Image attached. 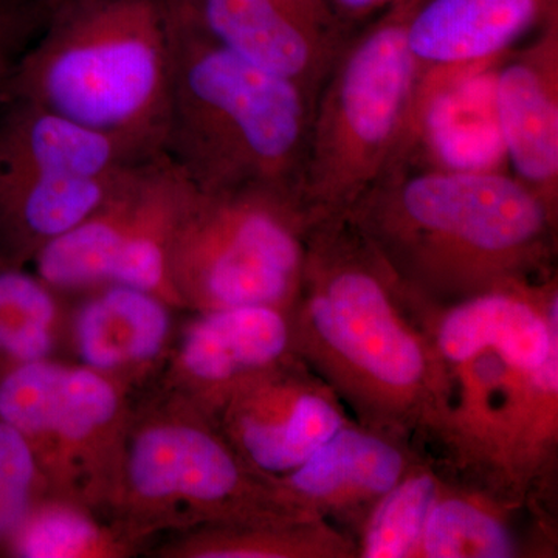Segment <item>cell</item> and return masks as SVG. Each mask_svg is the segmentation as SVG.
Listing matches in <instances>:
<instances>
[{
    "mask_svg": "<svg viewBox=\"0 0 558 558\" xmlns=\"http://www.w3.org/2000/svg\"><path fill=\"white\" fill-rule=\"evenodd\" d=\"M554 208L502 171L400 161L344 218L395 274L436 286L495 288L539 258Z\"/></svg>",
    "mask_w": 558,
    "mask_h": 558,
    "instance_id": "1",
    "label": "cell"
},
{
    "mask_svg": "<svg viewBox=\"0 0 558 558\" xmlns=\"http://www.w3.org/2000/svg\"><path fill=\"white\" fill-rule=\"evenodd\" d=\"M165 154L199 191L299 194L315 98L234 54L171 0ZM300 196V194H299Z\"/></svg>",
    "mask_w": 558,
    "mask_h": 558,
    "instance_id": "2",
    "label": "cell"
},
{
    "mask_svg": "<svg viewBox=\"0 0 558 558\" xmlns=\"http://www.w3.org/2000/svg\"><path fill=\"white\" fill-rule=\"evenodd\" d=\"M22 51L9 94L145 157L165 153L172 86L171 0H68Z\"/></svg>",
    "mask_w": 558,
    "mask_h": 558,
    "instance_id": "3",
    "label": "cell"
},
{
    "mask_svg": "<svg viewBox=\"0 0 558 558\" xmlns=\"http://www.w3.org/2000/svg\"><path fill=\"white\" fill-rule=\"evenodd\" d=\"M422 0H396L349 39L312 112L301 204L315 222L341 218L398 160L418 65L409 24Z\"/></svg>",
    "mask_w": 558,
    "mask_h": 558,
    "instance_id": "4",
    "label": "cell"
},
{
    "mask_svg": "<svg viewBox=\"0 0 558 558\" xmlns=\"http://www.w3.org/2000/svg\"><path fill=\"white\" fill-rule=\"evenodd\" d=\"M314 223L290 191L196 189L172 253L180 303L284 310L300 295Z\"/></svg>",
    "mask_w": 558,
    "mask_h": 558,
    "instance_id": "5",
    "label": "cell"
},
{
    "mask_svg": "<svg viewBox=\"0 0 558 558\" xmlns=\"http://www.w3.org/2000/svg\"><path fill=\"white\" fill-rule=\"evenodd\" d=\"M263 505L274 506L270 487L199 411L171 399L131 418L109 508L132 542L157 529L258 520Z\"/></svg>",
    "mask_w": 558,
    "mask_h": 558,
    "instance_id": "6",
    "label": "cell"
},
{
    "mask_svg": "<svg viewBox=\"0 0 558 558\" xmlns=\"http://www.w3.org/2000/svg\"><path fill=\"white\" fill-rule=\"evenodd\" d=\"M351 227L354 240L343 218L310 231L301 281L307 329L354 379L396 398L414 395L428 379L427 352L392 303L391 267Z\"/></svg>",
    "mask_w": 558,
    "mask_h": 558,
    "instance_id": "7",
    "label": "cell"
},
{
    "mask_svg": "<svg viewBox=\"0 0 558 558\" xmlns=\"http://www.w3.org/2000/svg\"><path fill=\"white\" fill-rule=\"evenodd\" d=\"M0 418L31 447L49 497L109 508L131 421L121 385L51 359L0 363Z\"/></svg>",
    "mask_w": 558,
    "mask_h": 558,
    "instance_id": "8",
    "label": "cell"
},
{
    "mask_svg": "<svg viewBox=\"0 0 558 558\" xmlns=\"http://www.w3.org/2000/svg\"><path fill=\"white\" fill-rule=\"evenodd\" d=\"M234 54L317 98L349 43L328 0H179Z\"/></svg>",
    "mask_w": 558,
    "mask_h": 558,
    "instance_id": "9",
    "label": "cell"
},
{
    "mask_svg": "<svg viewBox=\"0 0 558 558\" xmlns=\"http://www.w3.org/2000/svg\"><path fill=\"white\" fill-rule=\"evenodd\" d=\"M502 60L418 69L396 163L442 171H502L508 163L497 110V70Z\"/></svg>",
    "mask_w": 558,
    "mask_h": 558,
    "instance_id": "10",
    "label": "cell"
},
{
    "mask_svg": "<svg viewBox=\"0 0 558 558\" xmlns=\"http://www.w3.org/2000/svg\"><path fill=\"white\" fill-rule=\"evenodd\" d=\"M281 366L245 381L209 414L219 416L223 439L241 461L270 478L299 469L344 425L328 392Z\"/></svg>",
    "mask_w": 558,
    "mask_h": 558,
    "instance_id": "11",
    "label": "cell"
},
{
    "mask_svg": "<svg viewBox=\"0 0 558 558\" xmlns=\"http://www.w3.org/2000/svg\"><path fill=\"white\" fill-rule=\"evenodd\" d=\"M170 365L172 399L205 417L245 381L277 368L292 343L284 310L238 306L199 312Z\"/></svg>",
    "mask_w": 558,
    "mask_h": 558,
    "instance_id": "12",
    "label": "cell"
},
{
    "mask_svg": "<svg viewBox=\"0 0 558 558\" xmlns=\"http://www.w3.org/2000/svg\"><path fill=\"white\" fill-rule=\"evenodd\" d=\"M497 110L513 175L556 209L558 193V14L497 70Z\"/></svg>",
    "mask_w": 558,
    "mask_h": 558,
    "instance_id": "13",
    "label": "cell"
},
{
    "mask_svg": "<svg viewBox=\"0 0 558 558\" xmlns=\"http://www.w3.org/2000/svg\"><path fill=\"white\" fill-rule=\"evenodd\" d=\"M515 284L509 281L476 293L442 318L436 343L444 359L468 363L490 349L509 368L529 376L558 359L556 290L546 311L539 312Z\"/></svg>",
    "mask_w": 558,
    "mask_h": 558,
    "instance_id": "14",
    "label": "cell"
},
{
    "mask_svg": "<svg viewBox=\"0 0 558 558\" xmlns=\"http://www.w3.org/2000/svg\"><path fill=\"white\" fill-rule=\"evenodd\" d=\"M557 9V0H422L407 39L418 69L499 61Z\"/></svg>",
    "mask_w": 558,
    "mask_h": 558,
    "instance_id": "15",
    "label": "cell"
},
{
    "mask_svg": "<svg viewBox=\"0 0 558 558\" xmlns=\"http://www.w3.org/2000/svg\"><path fill=\"white\" fill-rule=\"evenodd\" d=\"M89 292L73 319L80 365L121 385L159 363L171 340V304L128 286Z\"/></svg>",
    "mask_w": 558,
    "mask_h": 558,
    "instance_id": "16",
    "label": "cell"
},
{
    "mask_svg": "<svg viewBox=\"0 0 558 558\" xmlns=\"http://www.w3.org/2000/svg\"><path fill=\"white\" fill-rule=\"evenodd\" d=\"M148 159L120 140L24 98L9 94L0 106V170L109 178Z\"/></svg>",
    "mask_w": 558,
    "mask_h": 558,
    "instance_id": "17",
    "label": "cell"
},
{
    "mask_svg": "<svg viewBox=\"0 0 558 558\" xmlns=\"http://www.w3.org/2000/svg\"><path fill=\"white\" fill-rule=\"evenodd\" d=\"M131 168L109 178L0 170V263L32 264L44 245L100 207Z\"/></svg>",
    "mask_w": 558,
    "mask_h": 558,
    "instance_id": "18",
    "label": "cell"
},
{
    "mask_svg": "<svg viewBox=\"0 0 558 558\" xmlns=\"http://www.w3.org/2000/svg\"><path fill=\"white\" fill-rule=\"evenodd\" d=\"M405 458L387 440L341 427L299 469L271 481L274 505L341 508L380 498L402 480Z\"/></svg>",
    "mask_w": 558,
    "mask_h": 558,
    "instance_id": "19",
    "label": "cell"
},
{
    "mask_svg": "<svg viewBox=\"0 0 558 558\" xmlns=\"http://www.w3.org/2000/svg\"><path fill=\"white\" fill-rule=\"evenodd\" d=\"M119 526H105L90 509L69 499L40 498L11 532L5 548L21 558H116L131 553Z\"/></svg>",
    "mask_w": 558,
    "mask_h": 558,
    "instance_id": "20",
    "label": "cell"
},
{
    "mask_svg": "<svg viewBox=\"0 0 558 558\" xmlns=\"http://www.w3.org/2000/svg\"><path fill=\"white\" fill-rule=\"evenodd\" d=\"M58 293L25 266L0 263V363L50 359L60 329Z\"/></svg>",
    "mask_w": 558,
    "mask_h": 558,
    "instance_id": "21",
    "label": "cell"
},
{
    "mask_svg": "<svg viewBox=\"0 0 558 558\" xmlns=\"http://www.w3.org/2000/svg\"><path fill=\"white\" fill-rule=\"evenodd\" d=\"M515 543L505 524L461 498L436 499L429 510L417 556L428 558H506Z\"/></svg>",
    "mask_w": 558,
    "mask_h": 558,
    "instance_id": "22",
    "label": "cell"
},
{
    "mask_svg": "<svg viewBox=\"0 0 558 558\" xmlns=\"http://www.w3.org/2000/svg\"><path fill=\"white\" fill-rule=\"evenodd\" d=\"M438 499V484L428 473L400 480L387 494L366 526L362 556L402 558L417 556L429 510Z\"/></svg>",
    "mask_w": 558,
    "mask_h": 558,
    "instance_id": "23",
    "label": "cell"
},
{
    "mask_svg": "<svg viewBox=\"0 0 558 558\" xmlns=\"http://www.w3.org/2000/svg\"><path fill=\"white\" fill-rule=\"evenodd\" d=\"M236 529H220V531L201 532L183 539L171 548L174 557L191 558H281L304 556L307 550H314L310 539L299 529L289 531L284 524L277 521H241Z\"/></svg>",
    "mask_w": 558,
    "mask_h": 558,
    "instance_id": "24",
    "label": "cell"
},
{
    "mask_svg": "<svg viewBox=\"0 0 558 558\" xmlns=\"http://www.w3.org/2000/svg\"><path fill=\"white\" fill-rule=\"evenodd\" d=\"M49 495L31 447L20 433L0 418V546L28 510Z\"/></svg>",
    "mask_w": 558,
    "mask_h": 558,
    "instance_id": "25",
    "label": "cell"
},
{
    "mask_svg": "<svg viewBox=\"0 0 558 558\" xmlns=\"http://www.w3.org/2000/svg\"><path fill=\"white\" fill-rule=\"evenodd\" d=\"M28 25L22 11L0 7V106L9 95L11 73L25 50Z\"/></svg>",
    "mask_w": 558,
    "mask_h": 558,
    "instance_id": "26",
    "label": "cell"
},
{
    "mask_svg": "<svg viewBox=\"0 0 558 558\" xmlns=\"http://www.w3.org/2000/svg\"><path fill=\"white\" fill-rule=\"evenodd\" d=\"M328 2L337 16L348 25V22L362 20L371 13L388 9L396 0H328Z\"/></svg>",
    "mask_w": 558,
    "mask_h": 558,
    "instance_id": "27",
    "label": "cell"
},
{
    "mask_svg": "<svg viewBox=\"0 0 558 558\" xmlns=\"http://www.w3.org/2000/svg\"><path fill=\"white\" fill-rule=\"evenodd\" d=\"M47 5H50V9H54V7L61 5V3L68 2V0H43Z\"/></svg>",
    "mask_w": 558,
    "mask_h": 558,
    "instance_id": "28",
    "label": "cell"
}]
</instances>
